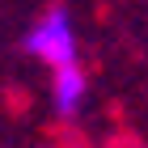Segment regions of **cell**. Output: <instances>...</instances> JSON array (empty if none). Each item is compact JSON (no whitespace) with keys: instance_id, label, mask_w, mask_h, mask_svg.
<instances>
[{"instance_id":"1","label":"cell","mask_w":148,"mask_h":148,"mask_svg":"<svg viewBox=\"0 0 148 148\" xmlns=\"http://www.w3.org/2000/svg\"><path fill=\"white\" fill-rule=\"evenodd\" d=\"M25 51L51 68H64V64H76V34H72V17L64 9H51L42 21L30 30L25 38Z\"/></svg>"},{"instance_id":"2","label":"cell","mask_w":148,"mask_h":148,"mask_svg":"<svg viewBox=\"0 0 148 148\" xmlns=\"http://www.w3.org/2000/svg\"><path fill=\"white\" fill-rule=\"evenodd\" d=\"M85 72L76 68V64H64V68H55V80H51V97H55V110L59 114H76V106L85 102Z\"/></svg>"}]
</instances>
